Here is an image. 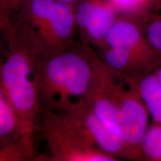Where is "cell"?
<instances>
[{"label": "cell", "instance_id": "cell-3", "mask_svg": "<svg viewBox=\"0 0 161 161\" xmlns=\"http://www.w3.org/2000/svg\"><path fill=\"white\" fill-rule=\"evenodd\" d=\"M86 103L113 132L140 148L150 116L134 78L112 69L101 59Z\"/></svg>", "mask_w": 161, "mask_h": 161}, {"label": "cell", "instance_id": "cell-11", "mask_svg": "<svg viewBox=\"0 0 161 161\" xmlns=\"http://www.w3.org/2000/svg\"><path fill=\"white\" fill-rule=\"evenodd\" d=\"M134 80L152 122L161 124V82L156 72Z\"/></svg>", "mask_w": 161, "mask_h": 161}, {"label": "cell", "instance_id": "cell-4", "mask_svg": "<svg viewBox=\"0 0 161 161\" xmlns=\"http://www.w3.org/2000/svg\"><path fill=\"white\" fill-rule=\"evenodd\" d=\"M36 131L40 133L45 140L49 152V155L39 157L41 158L37 160H118L96 147L80 121L69 113L40 106Z\"/></svg>", "mask_w": 161, "mask_h": 161}, {"label": "cell", "instance_id": "cell-15", "mask_svg": "<svg viewBox=\"0 0 161 161\" xmlns=\"http://www.w3.org/2000/svg\"><path fill=\"white\" fill-rule=\"evenodd\" d=\"M34 160L23 141L0 143V161Z\"/></svg>", "mask_w": 161, "mask_h": 161}, {"label": "cell", "instance_id": "cell-17", "mask_svg": "<svg viewBox=\"0 0 161 161\" xmlns=\"http://www.w3.org/2000/svg\"><path fill=\"white\" fill-rule=\"evenodd\" d=\"M9 17H0V38L3 37V29L5 27V24L7 23Z\"/></svg>", "mask_w": 161, "mask_h": 161}, {"label": "cell", "instance_id": "cell-12", "mask_svg": "<svg viewBox=\"0 0 161 161\" xmlns=\"http://www.w3.org/2000/svg\"><path fill=\"white\" fill-rule=\"evenodd\" d=\"M142 34L152 49L161 58V11L158 8L150 11L137 18Z\"/></svg>", "mask_w": 161, "mask_h": 161}, {"label": "cell", "instance_id": "cell-20", "mask_svg": "<svg viewBox=\"0 0 161 161\" xmlns=\"http://www.w3.org/2000/svg\"><path fill=\"white\" fill-rule=\"evenodd\" d=\"M159 9H160V11H161V4H160V7H159Z\"/></svg>", "mask_w": 161, "mask_h": 161}, {"label": "cell", "instance_id": "cell-14", "mask_svg": "<svg viewBox=\"0 0 161 161\" xmlns=\"http://www.w3.org/2000/svg\"><path fill=\"white\" fill-rule=\"evenodd\" d=\"M143 160L161 161V124L149 125L140 142Z\"/></svg>", "mask_w": 161, "mask_h": 161}, {"label": "cell", "instance_id": "cell-9", "mask_svg": "<svg viewBox=\"0 0 161 161\" xmlns=\"http://www.w3.org/2000/svg\"><path fill=\"white\" fill-rule=\"evenodd\" d=\"M104 47L120 48L159 57L147 43L137 20L125 16H119L116 19L107 36Z\"/></svg>", "mask_w": 161, "mask_h": 161}, {"label": "cell", "instance_id": "cell-8", "mask_svg": "<svg viewBox=\"0 0 161 161\" xmlns=\"http://www.w3.org/2000/svg\"><path fill=\"white\" fill-rule=\"evenodd\" d=\"M98 55L110 68L134 79L155 72L161 65L160 58L120 48L104 47L98 50Z\"/></svg>", "mask_w": 161, "mask_h": 161}, {"label": "cell", "instance_id": "cell-18", "mask_svg": "<svg viewBox=\"0 0 161 161\" xmlns=\"http://www.w3.org/2000/svg\"><path fill=\"white\" fill-rule=\"evenodd\" d=\"M58 1L62 2V3H64L70 4V5H76L78 3H79L80 0H58Z\"/></svg>", "mask_w": 161, "mask_h": 161}, {"label": "cell", "instance_id": "cell-1", "mask_svg": "<svg viewBox=\"0 0 161 161\" xmlns=\"http://www.w3.org/2000/svg\"><path fill=\"white\" fill-rule=\"evenodd\" d=\"M3 37L7 52L0 62L2 86L21 122L24 143L35 158L34 136L40 110L35 63L43 48L37 34L16 13L9 17Z\"/></svg>", "mask_w": 161, "mask_h": 161}, {"label": "cell", "instance_id": "cell-13", "mask_svg": "<svg viewBox=\"0 0 161 161\" xmlns=\"http://www.w3.org/2000/svg\"><path fill=\"white\" fill-rule=\"evenodd\" d=\"M119 16L137 18L158 8L161 0H108Z\"/></svg>", "mask_w": 161, "mask_h": 161}, {"label": "cell", "instance_id": "cell-2", "mask_svg": "<svg viewBox=\"0 0 161 161\" xmlns=\"http://www.w3.org/2000/svg\"><path fill=\"white\" fill-rule=\"evenodd\" d=\"M100 61L92 46L81 43L55 52H42L35 63L40 106L69 112L86 102Z\"/></svg>", "mask_w": 161, "mask_h": 161}, {"label": "cell", "instance_id": "cell-19", "mask_svg": "<svg viewBox=\"0 0 161 161\" xmlns=\"http://www.w3.org/2000/svg\"><path fill=\"white\" fill-rule=\"evenodd\" d=\"M155 72H156V75H158L159 80H160V82H161V65L159 66L158 69L156 70Z\"/></svg>", "mask_w": 161, "mask_h": 161}, {"label": "cell", "instance_id": "cell-6", "mask_svg": "<svg viewBox=\"0 0 161 161\" xmlns=\"http://www.w3.org/2000/svg\"><path fill=\"white\" fill-rule=\"evenodd\" d=\"M119 16L108 0H80L75 6V17L80 43L102 49Z\"/></svg>", "mask_w": 161, "mask_h": 161}, {"label": "cell", "instance_id": "cell-7", "mask_svg": "<svg viewBox=\"0 0 161 161\" xmlns=\"http://www.w3.org/2000/svg\"><path fill=\"white\" fill-rule=\"evenodd\" d=\"M76 116L85 128L93 143L102 152L119 160H143L140 148L132 146L113 132L96 115L86 102L80 103L71 111L66 112Z\"/></svg>", "mask_w": 161, "mask_h": 161}, {"label": "cell", "instance_id": "cell-16", "mask_svg": "<svg viewBox=\"0 0 161 161\" xmlns=\"http://www.w3.org/2000/svg\"><path fill=\"white\" fill-rule=\"evenodd\" d=\"M24 0H0V17H9L15 13Z\"/></svg>", "mask_w": 161, "mask_h": 161}, {"label": "cell", "instance_id": "cell-10", "mask_svg": "<svg viewBox=\"0 0 161 161\" xmlns=\"http://www.w3.org/2000/svg\"><path fill=\"white\" fill-rule=\"evenodd\" d=\"M17 141L24 142L22 124L4 92L0 80V143Z\"/></svg>", "mask_w": 161, "mask_h": 161}, {"label": "cell", "instance_id": "cell-5", "mask_svg": "<svg viewBox=\"0 0 161 161\" xmlns=\"http://www.w3.org/2000/svg\"><path fill=\"white\" fill-rule=\"evenodd\" d=\"M75 6L54 0L31 11L28 23L39 37L43 52L58 51L76 43Z\"/></svg>", "mask_w": 161, "mask_h": 161}]
</instances>
